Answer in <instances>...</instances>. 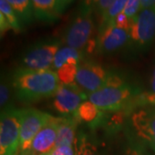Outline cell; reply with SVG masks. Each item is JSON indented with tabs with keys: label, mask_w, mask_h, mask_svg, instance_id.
I'll use <instances>...</instances> for the list:
<instances>
[{
	"label": "cell",
	"mask_w": 155,
	"mask_h": 155,
	"mask_svg": "<svg viewBox=\"0 0 155 155\" xmlns=\"http://www.w3.org/2000/svg\"><path fill=\"white\" fill-rule=\"evenodd\" d=\"M57 72L53 70H17L13 80L18 99L23 103H34L55 96L61 86Z\"/></svg>",
	"instance_id": "1"
},
{
	"label": "cell",
	"mask_w": 155,
	"mask_h": 155,
	"mask_svg": "<svg viewBox=\"0 0 155 155\" xmlns=\"http://www.w3.org/2000/svg\"><path fill=\"white\" fill-rule=\"evenodd\" d=\"M134 94V90L122 78L110 73L105 84L89 95L88 98L101 110L115 111L127 105Z\"/></svg>",
	"instance_id": "2"
},
{
	"label": "cell",
	"mask_w": 155,
	"mask_h": 155,
	"mask_svg": "<svg viewBox=\"0 0 155 155\" xmlns=\"http://www.w3.org/2000/svg\"><path fill=\"white\" fill-rule=\"evenodd\" d=\"M95 23L92 13H79L66 29L64 41L67 47L80 51L91 52L97 46Z\"/></svg>",
	"instance_id": "3"
},
{
	"label": "cell",
	"mask_w": 155,
	"mask_h": 155,
	"mask_svg": "<svg viewBox=\"0 0 155 155\" xmlns=\"http://www.w3.org/2000/svg\"><path fill=\"white\" fill-rule=\"evenodd\" d=\"M20 153V120L18 110L7 107L0 121V155Z\"/></svg>",
	"instance_id": "4"
},
{
	"label": "cell",
	"mask_w": 155,
	"mask_h": 155,
	"mask_svg": "<svg viewBox=\"0 0 155 155\" xmlns=\"http://www.w3.org/2000/svg\"><path fill=\"white\" fill-rule=\"evenodd\" d=\"M20 120V153L31 150L33 140L49 120L50 115L28 108L19 110Z\"/></svg>",
	"instance_id": "5"
},
{
	"label": "cell",
	"mask_w": 155,
	"mask_h": 155,
	"mask_svg": "<svg viewBox=\"0 0 155 155\" xmlns=\"http://www.w3.org/2000/svg\"><path fill=\"white\" fill-rule=\"evenodd\" d=\"M60 42L56 40L40 42L26 53L22 61V68L28 71L51 70L54 66L56 53L59 51Z\"/></svg>",
	"instance_id": "6"
},
{
	"label": "cell",
	"mask_w": 155,
	"mask_h": 155,
	"mask_svg": "<svg viewBox=\"0 0 155 155\" xmlns=\"http://www.w3.org/2000/svg\"><path fill=\"white\" fill-rule=\"evenodd\" d=\"M129 41L137 48L149 46L155 36V7L140 10L129 29Z\"/></svg>",
	"instance_id": "7"
},
{
	"label": "cell",
	"mask_w": 155,
	"mask_h": 155,
	"mask_svg": "<svg viewBox=\"0 0 155 155\" xmlns=\"http://www.w3.org/2000/svg\"><path fill=\"white\" fill-rule=\"evenodd\" d=\"M109 74L110 72L98 64L84 61L78 64L75 84L89 96L105 84Z\"/></svg>",
	"instance_id": "8"
},
{
	"label": "cell",
	"mask_w": 155,
	"mask_h": 155,
	"mask_svg": "<svg viewBox=\"0 0 155 155\" xmlns=\"http://www.w3.org/2000/svg\"><path fill=\"white\" fill-rule=\"evenodd\" d=\"M86 98L87 95L78 88L76 84H61L54 96V107L57 112L63 115H68L75 113L82 102Z\"/></svg>",
	"instance_id": "9"
},
{
	"label": "cell",
	"mask_w": 155,
	"mask_h": 155,
	"mask_svg": "<svg viewBox=\"0 0 155 155\" xmlns=\"http://www.w3.org/2000/svg\"><path fill=\"white\" fill-rule=\"evenodd\" d=\"M131 122L138 138L155 153V110H140L134 112Z\"/></svg>",
	"instance_id": "10"
},
{
	"label": "cell",
	"mask_w": 155,
	"mask_h": 155,
	"mask_svg": "<svg viewBox=\"0 0 155 155\" xmlns=\"http://www.w3.org/2000/svg\"><path fill=\"white\" fill-rule=\"evenodd\" d=\"M60 117L50 116L49 120L33 140L31 152L35 155H46L55 148Z\"/></svg>",
	"instance_id": "11"
},
{
	"label": "cell",
	"mask_w": 155,
	"mask_h": 155,
	"mask_svg": "<svg viewBox=\"0 0 155 155\" xmlns=\"http://www.w3.org/2000/svg\"><path fill=\"white\" fill-rule=\"evenodd\" d=\"M129 31L117 28L114 23L98 30L97 48L101 53H110L121 48L129 41Z\"/></svg>",
	"instance_id": "12"
},
{
	"label": "cell",
	"mask_w": 155,
	"mask_h": 155,
	"mask_svg": "<svg viewBox=\"0 0 155 155\" xmlns=\"http://www.w3.org/2000/svg\"><path fill=\"white\" fill-rule=\"evenodd\" d=\"M34 16L45 23H53L59 20L63 9L58 0H31Z\"/></svg>",
	"instance_id": "13"
},
{
	"label": "cell",
	"mask_w": 155,
	"mask_h": 155,
	"mask_svg": "<svg viewBox=\"0 0 155 155\" xmlns=\"http://www.w3.org/2000/svg\"><path fill=\"white\" fill-rule=\"evenodd\" d=\"M78 119L74 114L73 116L60 117L55 147L61 146H71L76 140V129Z\"/></svg>",
	"instance_id": "14"
},
{
	"label": "cell",
	"mask_w": 155,
	"mask_h": 155,
	"mask_svg": "<svg viewBox=\"0 0 155 155\" xmlns=\"http://www.w3.org/2000/svg\"><path fill=\"white\" fill-rule=\"evenodd\" d=\"M101 110L95 105L91 101H84L78 107L74 113L79 121L89 122L91 125H97L100 123V120L103 118Z\"/></svg>",
	"instance_id": "15"
},
{
	"label": "cell",
	"mask_w": 155,
	"mask_h": 155,
	"mask_svg": "<svg viewBox=\"0 0 155 155\" xmlns=\"http://www.w3.org/2000/svg\"><path fill=\"white\" fill-rule=\"evenodd\" d=\"M16 12L22 24H29L35 18L31 0H6Z\"/></svg>",
	"instance_id": "16"
},
{
	"label": "cell",
	"mask_w": 155,
	"mask_h": 155,
	"mask_svg": "<svg viewBox=\"0 0 155 155\" xmlns=\"http://www.w3.org/2000/svg\"><path fill=\"white\" fill-rule=\"evenodd\" d=\"M78 59L70 58L62 65L57 71V74L61 84H75L77 76L78 67Z\"/></svg>",
	"instance_id": "17"
},
{
	"label": "cell",
	"mask_w": 155,
	"mask_h": 155,
	"mask_svg": "<svg viewBox=\"0 0 155 155\" xmlns=\"http://www.w3.org/2000/svg\"><path fill=\"white\" fill-rule=\"evenodd\" d=\"M127 2V0H115V2L110 6V8L101 16V22L98 30H101L112 24L115 18L119 14L123 12Z\"/></svg>",
	"instance_id": "18"
},
{
	"label": "cell",
	"mask_w": 155,
	"mask_h": 155,
	"mask_svg": "<svg viewBox=\"0 0 155 155\" xmlns=\"http://www.w3.org/2000/svg\"><path fill=\"white\" fill-rule=\"evenodd\" d=\"M75 155H101L97 146L91 142L85 134H80L75 140Z\"/></svg>",
	"instance_id": "19"
},
{
	"label": "cell",
	"mask_w": 155,
	"mask_h": 155,
	"mask_svg": "<svg viewBox=\"0 0 155 155\" xmlns=\"http://www.w3.org/2000/svg\"><path fill=\"white\" fill-rule=\"evenodd\" d=\"M83 55V51L77 50L75 49V48H70V47H67H67H64V48H61V49H59V51L56 53L53 67L54 69L58 70L62 65H64L67 62L68 59H70V58H76V59H78L80 61L82 59Z\"/></svg>",
	"instance_id": "20"
},
{
	"label": "cell",
	"mask_w": 155,
	"mask_h": 155,
	"mask_svg": "<svg viewBox=\"0 0 155 155\" xmlns=\"http://www.w3.org/2000/svg\"><path fill=\"white\" fill-rule=\"evenodd\" d=\"M0 13L4 15L7 22L11 26V30L19 33L22 29V22L17 16L16 12L12 9L6 0H0Z\"/></svg>",
	"instance_id": "21"
},
{
	"label": "cell",
	"mask_w": 155,
	"mask_h": 155,
	"mask_svg": "<svg viewBox=\"0 0 155 155\" xmlns=\"http://www.w3.org/2000/svg\"><path fill=\"white\" fill-rule=\"evenodd\" d=\"M140 10V0H127L123 13L129 19L133 20Z\"/></svg>",
	"instance_id": "22"
},
{
	"label": "cell",
	"mask_w": 155,
	"mask_h": 155,
	"mask_svg": "<svg viewBox=\"0 0 155 155\" xmlns=\"http://www.w3.org/2000/svg\"><path fill=\"white\" fill-rule=\"evenodd\" d=\"M132 22H133V20L129 19L123 12H122L121 14H119L115 18L113 23L115 24V26H116L117 28L126 29V30L129 31V29L131 28V25H132Z\"/></svg>",
	"instance_id": "23"
},
{
	"label": "cell",
	"mask_w": 155,
	"mask_h": 155,
	"mask_svg": "<svg viewBox=\"0 0 155 155\" xmlns=\"http://www.w3.org/2000/svg\"><path fill=\"white\" fill-rule=\"evenodd\" d=\"M10 88L6 82H2L1 86H0V104H1V108L3 110L6 109L7 107V103L10 99Z\"/></svg>",
	"instance_id": "24"
},
{
	"label": "cell",
	"mask_w": 155,
	"mask_h": 155,
	"mask_svg": "<svg viewBox=\"0 0 155 155\" xmlns=\"http://www.w3.org/2000/svg\"><path fill=\"white\" fill-rule=\"evenodd\" d=\"M98 3V0H80L79 11L84 13H92L96 6Z\"/></svg>",
	"instance_id": "25"
},
{
	"label": "cell",
	"mask_w": 155,
	"mask_h": 155,
	"mask_svg": "<svg viewBox=\"0 0 155 155\" xmlns=\"http://www.w3.org/2000/svg\"><path fill=\"white\" fill-rule=\"evenodd\" d=\"M53 155H75V150L71 146L57 147L52 152Z\"/></svg>",
	"instance_id": "26"
},
{
	"label": "cell",
	"mask_w": 155,
	"mask_h": 155,
	"mask_svg": "<svg viewBox=\"0 0 155 155\" xmlns=\"http://www.w3.org/2000/svg\"><path fill=\"white\" fill-rule=\"evenodd\" d=\"M114 2H115V0H98V3H97V5L96 6L97 13L99 16H102L110 8V6Z\"/></svg>",
	"instance_id": "27"
},
{
	"label": "cell",
	"mask_w": 155,
	"mask_h": 155,
	"mask_svg": "<svg viewBox=\"0 0 155 155\" xmlns=\"http://www.w3.org/2000/svg\"><path fill=\"white\" fill-rule=\"evenodd\" d=\"M123 155H148L147 153L143 152L142 150L139 147H130L126 152L124 153Z\"/></svg>",
	"instance_id": "28"
},
{
	"label": "cell",
	"mask_w": 155,
	"mask_h": 155,
	"mask_svg": "<svg viewBox=\"0 0 155 155\" xmlns=\"http://www.w3.org/2000/svg\"><path fill=\"white\" fill-rule=\"evenodd\" d=\"M155 0H140V10L147 8H154Z\"/></svg>",
	"instance_id": "29"
},
{
	"label": "cell",
	"mask_w": 155,
	"mask_h": 155,
	"mask_svg": "<svg viewBox=\"0 0 155 155\" xmlns=\"http://www.w3.org/2000/svg\"><path fill=\"white\" fill-rule=\"evenodd\" d=\"M143 99L152 104H155V93H148L143 96Z\"/></svg>",
	"instance_id": "30"
},
{
	"label": "cell",
	"mask_w": 155,
	"mask_h": 155,
	"mask_svg": "<svg viewBox=\"0 0 155 155\" xmlns=\"http://www.w3.org/2000/svg\"><path fill=\"white\" fill-rule=\"evenodd\" d=\"M58 1L60 2L61 7H62V9H63V11H65V9L72 3L73 0H58Z\"/></svg>",
	"instance_id": "31"
},
{
	"label": "cell",
	"mask_w": 155,
	"mask_h": 155,
	"mask_svg": "<svg viewBox=\"0 0 155 155\" xmlns=\"http://www.w3.org/2000/svg\"><path fill=\"white\" fill-rule=\"evenodd\" d=\"M152 91H153L152 93H155V71L153 76V79H152Z\"/></svg>",
	"instance_id": "32"
},
{
	"label": "cell",
	"mask_w": 155,
	"mask_h": 155,
	"mask_svg": "<svg viewBox=\"0 0 155 155\" xmlns=\"http://www.w3.org/2000/svg\"><path fill=\"white\" fill-rule=\"evenodd\" d=\"M19 155H35V154H34L31 151H28V152H25V153H20Z\"/></svg>",
	"instance_id": "33"
},
{
	"label": "cell",
	"mask_w": 155,
	"mask_h": 155,
	"mask_svg": "<svg viewBox=\"0 0 155 155\" xmlns=\"http://www.w3.org/2000/svg\"><path fill=\"white\" fill-rule=\"evenodd\" d=\"M46 155H53V153H48V154H46Z\"/></svg>",
	"instance_id": "34"
}]
</instances>
